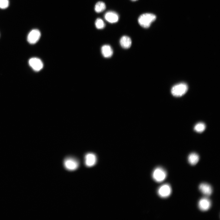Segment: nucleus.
I'll return each instance as SVG.
<instances>
[{
  "mask_svg": "<svg viewBox=\"0 0 220 220\" xmlns=\"http://www.w3.org/2000/svg\"><path fill=\"white\" fill-rule=\"evenodd\" d=\"M9 0H0V8L5 9L9 5Z\"/></svg>",
  "mask_w": 220,
  "mask_h": 220,
  "instance_id": "a211bd4d",
  "label": "nucleus"
},
{
  "mask_svg": "<svg viewBox=\"0 0 220 220\" xmlns=\"http://www.w3.org/2000/svg\"><path fill=\"white\" fill-rule=\"evenodd\" d=\"M41 36V33L37 29L32 30L28 34L27 37V41L31 44L36 43L39 40Z\"/></svg>",
  "mask_w": 220,
  "mask_h": 220,
  "instance_id": "423d86ee",
  "label": "nucleus"
},
{
  "mask_svg": "<svg viewBox=\"0 0 220 220\" xmlns=\"http://www.w3.org/2000/svg\"><path fill=\"white\" fill-rule=\"evenodd\" d=\"M171 191L170 185L168 184H165L159 188L158 190V193L161 197L166 198L170 195Z\"/></svg>",
  "mask_w": 220,
  "mask_h": 220,
  "instance_id": "39448f33",
  "label": "nucleus"
},
{
  "mask_svg": "<svg viewBox=\"0 0 220 220\" xmlns=\"http://www.w3.org/2000/svg\"><path fill=\"white\" fill-rule=\"evenodd\" d=\"M199 189L203 194L207 196L211 195L212 192L211 186L206 183L201 184L199 186Z\"/></svg>",
  "mask_w": 220,
  "mask_h": 220,
  "instance_id": "9b49d317",
  "label": "nucleus"
},
{
  "mask_svg": "<svg viewBox=\"0 0 220 220\" xmlns=\"http://www.w3.org/2000/svg\"><path fill=\"white\" fill-rule=\"evenodd\" d=\"M105 20L111 23H115L117 22L119 19L118 15L116 12L112 11L107 12L104 16Z\"/></svg>",
  "mask_w": 220,
  "mask_h": 220,
  "instance_id": "1a4fd4ad",
  "label": "nucleus"
},
{
  "mask_svg": "<svg viewBox=\"0 0 220 220\" xmlns=\"http://www.w3.org/2000/svg\"><path fill=\"white\" fill-rule=\"evenodd\" d=\"M206 128L205 124L203 123H199L194 127V130L196 132L201 133L204 131Z\"/></svg>",
  "mask_w": 220,
  "mask_h": 220,
  "instance_id": "dca6fc26",
  "label": "nucleus"
},
{
  "mask_svg": "<svg viewBox=\"0 0 220 220\" xmlns=\"http://www.w3.org/2000/svg\"><path fill=\"white\" fill-rule=\"evenodd\" d=\"M85 164L88 167H91L96 163L97 158L95 155L93 153H87L85 156Z\"/></svg>",
  "mask_w": 220,
  "mask_h": 220,
  "instance_id": "9d476101",
  "label": "nucleus"
},
{
  "mask_svg": "<svg viewBox=\"0 0 220 220\" xmlns=\"http://www.w3.org/2000/svg\"><path fill=\"white\" fill-rule=\"evenodd\" d=\"M29 64L31 68L35 71H39L43 67V64L41 60L36 57L31 58L29 61Z\"/></svg>",
  "mask_w": 220,
  "mask_h": 220,
  "instance_id": "0eeeda50",
  "label": "nucleus"
},
{
  "mask_svg": "<svg viewBox=\"0 0 220 220\" xmlns=\"http://www.w3.org/2000/svg\"><path fill=\"white\" fill-rule=\"evenodd\" d=\"M156 19V16L155 15L151 13H145L139 16L138 21L141 27L144 28H148Z\"/></svg>",
  "mask_w": 220,
  "mask_h": 220,
  "instance_id": "f257e3e1",
  "label": "nucleus"
},
{
  "mask_svg": "<svg viewBox=\"0 0 220 220\" xmlns=\"http://www.w3.org/2000/svg\"><path fill=\"white\" fill-rule=\"evenodd\" d=\"M120 43L121 47L123 48L127 49L131 46L132 41L129 37L124 35L120 38Z\"/></svg>",
  "mask_w": 220,
  "mask_h": 220,
  "instance_id": "f8f14e48",
  "label": "nucleus"
},
{
  "mask_svg": "<svg viewBox=\"0 0 220 220\" xmlns=\"http://www.w3.org/2000/svg\"><path fill=\"white\" fill-rule=\"evenodd\" d=\"M95 25L96 28L98 29H102L105 26L104 21L101 18H98L95 21Z\"/></svg>",
  "mask_w": 220,
  "mask_h": 220,
  "instance_id": "f3484780",
  "label": "nucleus"
},
{
  "mask_svg": "<svg viewBox=\"0 0 220 220\" xmlns=\"http://www.w3.org/2000/svg\"><path fill=\"white\" fill-rule=\"evenodd\" d=\"M188 87L186 84L180 83L174 86L171 90L172 94L176 97H181L184 95L187 91Z\"/></svg>",
  "mask_w": 220,
  "mask_h": 220,
  "instance_id": "f03ea898",
  "label": "nucleus"
},
{
  "mask_svg": "<svg viewBox=\"0 0 220 220\" xmlns=\"http://www.w3.org/2000/svg\"><path fill=\"white\" fill-rule=\"evenodd\" d=\"M101 52L103 56L105 58H109L112 57L113 51L111 46L108 45H105L101 48Z\"/></svg>",
  "mask_w": 220,
  "mask_h": 220,
  "instance_id": "ddd939ff",
  "label": "nucleus"
},
{
  "mask_svg": "<svg viewBox=\"0 0 220 220\" xmlns=\"http://www.w3.org/2000/svg\"><path fill=\"white\" fill-rule=\"evenodd\" d=\"M106 8V6L105 3L99 1L95 4L94 10L97 13H99L104 11Z\"/></svg>",
  "mask_w": 220,
  "mask_h": 220,
  "instance_id": "2eb2a0df",
  "label": "nucleus"
},
{
  "mask_svg": "<svg viewBox=\"0 0 220 220\" xmlns=\"http://www.w3.org/2000/svg\"><path fill=\"white\" fill-rule=\"evenodd\" d=\"M131 0V1H136L138 0Z\"/></svg>",
  "mask_w": 220,
  "mask_h": 220,
  "instance_id": "6ab92c4d",
  "label": "nucleus"
},
{
  "mask_svg": "<svg viewBox=\"0 0 220 220\" xmlns=\"http://www.w3.org/2000/svg\"><path fill=\"white\" fill-rule=\"evenodd\" d=\"M199 160V155L195 153H191L188 156V160L189 163L191 165H196Z\"/></svg>",
  "mask_w": 220,
  "mask_h": 220,
  "instance_id": "4468645a",
  "label": "nucleus"
},
{
  "mask_svg": "<svg viewBox=\"0 0 220 220\" xmlns=\"http://www.w3.org/2000/svg\"><path fill=\"white\" fill-rule=\"evenodd\" d=\"M64 165L65 168L68 170L73 171L76 169L79 166L78 160L72 157L66 158L64 161Z\"/></svg>",
  "mask_w": 220,
  "mask_h": 220,
  "instance_id": "20e7f679",
  "label": "nucleus"
},
{
  "mask_svg": "<svg viewBox=\"0 0 220 220\" xmlns=\"http://www.w3.org/2000/svg\"><path fill=\"white\" fill-rule=\"evenodd\" d=\"M211 206L210 200L207 198L203 197L199 201L198 206L200 209L202 211H206L208 210Z\"/></svg>",
  "mask_w": 220,
  "mask_h": 220,
  "instance_id": "6e6552de",
  "label": "nucleus"
},
{
  "mask_svg": "<svg viewBox=\"0 0 220 220\" xmlns=\"http://www.w3.org/2000/svg\"><path fill=\"white\" fill-rule=\"evenodd\" d=\"M167 173L166 171L163 168L159 167L154 170L152 174L153 178L156 182H160L166 178Z\"/></svg>",
  "mask_w": 220,
  "mask_h": 220,
  "instance_id": "7ed1b4c3",
  "label": "nucleus"
}]
</instances>
